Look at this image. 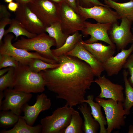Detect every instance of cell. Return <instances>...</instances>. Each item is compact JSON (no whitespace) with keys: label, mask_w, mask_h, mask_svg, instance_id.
Listing matches in <instances>:
<instances>
[{"label":"cell","mask_w":133,"mask_h":133,"mask_svg":"<svg viewBox=\"0 0 133 133\" xmlns=\"http://www.w3.org/2000/svg\"><path fill=\"white\" fill-rule=\"evenodd\" d=\"M8 9L5 5H0V20L5 18H10L11 14L8 11Z\"/></svg>","instance_id":"35"},{"label":"cell","mask_w":133,"mask_h":133,"mask_svg":"<svg viewBox=\"0 0 133 133\" xmlns=\"http://www.w3.org/2000/svg\"><path fill=\"white\" fill-rule=\"evenodd\" d=\"M113 0V1H116V0ZM128 0L129 1H130V0Z\"/></svg>","instance_id":"45"},{"label":"cell","mask_w":133,"mask_h":133,"mask_svg":"<svg viewBox=\"0 0 133 133\" xmlns=\"http://www.w3.org/2000/svg\"><path fill=\"white\" fill-rule=\"evenodd\" d=\"M83 121L79 112L74 109L70 123L65 129L64 133H83Z\"/></svg>","instance_id":"27"},{"label":"cell","mask_w":133,"mask_h":133,"mask_svg":"<svg viewBox=\"0 0 133 133\" xmlns=\"http://www.w3.org/2000/svg\"><path fill=\"white\" fill-rule=\"evenodd\" d=\"M41 124L35 126L28 125L23 117L19 116V119L13 128L8 130H3L0 133H42Z\"/></svg>","instance_id":"22"},{"label":"cell","mask_w":133,"mask_h":133,"mask_svg":"<svg viewBox=\"0 0 133 133\" xmlns=\"http://www.w3.org/2000/svg\"><path fill=\"white\" fill-rule=\"evenodd\" d=\"M74 109L66 104L55 110L51 115L42 118L40 120L42 133H63L70 123Z\"/></svg>","instance_id":"5"},{"label":"cell","mask_w":133,"mask_h":133,"mask_svg":"<svg viewBox=\"0 0 133 133\" xmlns=\"http://www.w3.org/2000/svg\"><path fill=\"white\" fill-rule=\"evenodd\" d=\"M132 33L133 34V28H132Z\"/></svg>","instance_id":"44"},{"label":"cell","mask_w":133,"mask_h":133,"mask_svg":"<svg viewBox=\"0 0 133 133\" xmlns=\"http://www.w3.org/2000/svg\"><path fill=\"white\" fill-rule=\"evenodd\" d=\"M93 82L97 83L100 89V93L97 97L123 102L125 97L122 85L113 83L104 75L98 77Z\"/></svg>","instance_id":"15"},{"label":"cell","mask_w":133,"mask_h":133,"mask_svg":"<svg viewBox=\"0 0 133 133\" xmlns=\"http://www.w3.org/2000/svg\"><path fill=\"white\" fill-rule=\"evenodd\" d=\"M80 42L99 62L102 64L113 56L115 52L116 48L110 45L106 46L101 43L96 42L87 43L83 40Z\"/></svg>","instance_id":"18"},{"label":"cell","mask_w":133,"mask_h":133,"mask_svg":"<svg viewBox=\"0 0 133 133\" xmlns=\"http://www.w3.org/2000/svg\"><path fill=\"white\" fill-rule=\"evenodd\" d=\"M78 13L85 20L91 18L100 23L113 24L121 18L116 11L112 10L109 7L101 5L85 8L78 5Z\"/></svg>","instance_id":"11"},{"label":"cell","mask_w":133,"mask_h":133,"mask_svg":"<svg viewBox=\"0 0 133 133\" xmlns=\"http://www.w3.org/2000/svg\"><path fill=\"white\" fill-rule=\"evenodd\" d=\"M78 5L85 8H90L96 5L108 7L99 0H77Z\"/></svg>","instance_id":"33"},{"label":"cell","mask_w":133,"mask_h":133,"mask_svg":"<svg viewBox=\"0 0 133 133\" xmlns=\"http://www.w3.org/2000/svg\"><path fill=\"white\" fill-rule=\"evenodd\" d=\"M13 0H4L5 2L8 3L13 2Z\"/></svg>","instance_id":"43"},{"label":"cell","mask_w":133,"mask_h":133,"mask_svg":"<svg viewBox=\"0 0 133 133\" xmlns=\"http://www.w3.org/2000/svg\"><path fill=\"white\" fill-rule=\"evenodd\" d=\"M19 4H28L33 2L35 0H15Z\"/></svg>","instance_id":"38"},{"label":"cell","mask_w":133,"mask_h":133,"mask_svg":"<svg viewBox=\"0 0 133 133\" xmlns=\"http://www.w3.org/2000/svg\"><path fill=\"white\" fill-rule=\"evenodd\" d=\"M78 109L82 114L84 121L82 126L84 133H96L100 128L99 123L92 116L91 109L88 104L83 102L78 106Z\"/></svg>","instance_id":"19"},{"label":"cell","mask_w":133,"mask_h":133,"mask_svg":"<svg viewBox=\"0 0 133 133\" xmlns=\"http://www.w3.org/2000/svg\"><path fill=\"white\" fill-rule=\"evenodd\" d=\"M45 81L39 73L31 71L28 65L19 63L14 68L13 89L28 93L42 92L45 90Z\"/></svg>","instance_id":"2"},{"label":"cell","mask_w":133,"mask_h":133,"mask_svg":"<svg viewBox=\"0 0 133 133\" xmlns=\"http://www.w3.org/2000/svg\"></svg>","instance_id":"46"},{"label":"cell","mask_w":133,"mask_h":133,"mask_svg":"<svg viewBox=\"0 0 133 133\" xmlns=\"http://www.w3.org/2000/svg\"><path fill=\"white\" fill-rule=\"evenodd\" d=\"M14 36L12 34H7L5 36L3 42L0 44V54H6L16 59L22 65H28L34 58H38L48 63L57 64L58 62L54 60L46 58L38 52H30L23 49L16 48L12 43Z\"/></svg>","instance_id":"6"},{"label":"cell","mask_w":133,"mask_h":133,"mask_svg":"<svg viewBox=\"0 0 133 133\" xmlns=\"http://www.w3.org/2000/svg\"><path fill=\"white\" fill-rule=\"evenodd\" d=\"M65 55L77 57L88 64L93 70L95 76H100L104 70L102 64L81 44L80 41L77 43L74 48Z\"/></svg>","instance_id":"16"},{"label":"cell","mask_w":133,"mask_h":133,"mask_svg":"<svg viewBox=\"0 0 133 133\" xmlns=\"http://www.w3.org/2000/svg\"><path fill=\"white\" fill-rule=\"evenodd\" d=\"M128 133H133V125H130L129 126Z\"/></svg>","instance_id":"42"},{"label":"cell","mask_w":133,"mask_h":133,"mask_svg":"<svg viewBox=\"0 0 133 133\" xmlns=\"http://www.w3.org/2000/svg\"><path fill=\"white\" fill-rule=\"evenodd\" d=\"M129 49L121 50L116 55L109 58L102 64L104 70L107 75L111 76L117 75L133 51V43Z\"/></svg>","instance_id":"17"},{"label":"cell","mask_w":133,"mask_h":133,"mask_svg":"<svg viewBox=\"0 0 133 133\" xmlns=\"http://www.w3.org/2000/svg\"><path fill=\"white\" fill-rule=\"evenodd\" d=\"M3 97H4L3 92V91H0V106L1 105L3 101L2 100Z\"/></svg>","instance_id":"41"},{"label":"cell","mask_w":133,"mask_h":133,"mask_svg":"<svg viewBox=\"0 0 133 133\" xmlns=\"http://www.w3.org/2000/svg\"><path fill=\"white\" fill-rule=\"evenodd\" d=\"M128 72L124 69L123 72V80L125 84V97L123 103L124 109L130 111L133 106V87L130 84L127 78Z\"/></svg>","instance_id":"26"},{"label":"cell","mask_w":133,"mask_h":133,"mask_svg":"<svg viewBox=\"0 0 133 133\" xmlns=\"http://www.w3.org/2000/svg\"><path fill=\"white\" fill-rule=\"evenodd\" d=\"M12 20L9 17L3 18L0 20V44L2 42V39L4 35L5 27L6 25L10 24Z\"/></svg>","instance_id":"34"},{"label":"cell","mask_w":133,"mask_h":133,"mask_svg":"<svg viewBox=\"0 0 133 133\" xmlns=\"http://www.w3.org/2000/svg\"><path fill=\"white\" fill-rule=\"evenodd\" d=\"M51 100L45 94L37 95L34 104L30 106L26 103L23 106L22 110L24 113L23 117L29 125L33 126L40 113L50 109Z\"/></svg>","instance_id":"14"},{"label":"cell","mask_w":133,"mask_h":133,"mask_svg":"<svg viewBox=\"0 0 133 133\" xmlns=\"http://www.w3.org/2000/svg\"><path fill=\"white\" fill-rule=\"evenodd\" d=\"M19 116L10 110L1 111L0 113V126L7 128L14 126L17 122Z\"/></svg>","instance_id":"28"},{"label":"cell","mask_w":133,"mask_h":133,"mask_svg":"<svg viewBox=\"0 0 133 133\" xmlns=\"http://www.w3.org/2000/svg\"><path fill=\"white\" fill-rule=\"evenodd\" d=\"M60 65L59 63L55 64L48 63L40 59L34 58L32 59L28 66L32 71L39 73L46 69L57 67Z\"/></svg>","instance_id":"29"},{"label":"cell","mask_w":133,"mask_h":133,"mask_svg":"<svg viewBox=\"0 0 133 133\" xmlns=\"http://www.w3.org/2000/svg\"><path fill=\"white\" fill-rule=\"evenodd\" d=\"M19 64L18 61L14 57L6 54H0V69L7 67L15 68Z\"/></svg>","instance_id":"31"},{"label":"cell","mask_w":133,"mask_h":133,"mask_svg":"<svg viewBox=\"0 0 133 133\" xmlns=\"http://www.w3.org/2000/svg\"><path fill=\"white\" fill-rule=\"evenodd\" d=\"M123 68L127 69L130 76L128 79L129 83L133 87V52L127 59Z\"/></svg>","instance_id":"32"},{"label":"cell","mask_w":133,"mask_h":133,"mask_svg":"<svg viewBox=\"0 0 133 133\" xmlns=\"http://www.w3.org/2000/svg\"><path fill=\"white\" fill-rule=\"evenodd\" d=\"M10 33H13L15 35V40H17L18 37L20 36H25L28 38H31L37 35L28 31L15 18L12 19L9 27L5 30L4 36Z\"/></svg>","instance_id":"25"},{"label":"cell","mask_w":133,"mask_h":133,"mask_svg":"<svg viewBox=\"0 0 133 133\" xmlns=\"http://www.w3.org/2000/svg\"><path fill=\"white\" fill-rule=\"evenodd\" d=\"M13 44L16 48L29 51H35L46 58L55 60L58 62V57L53 55L51 49L52 46H56L55 40L45 33L37 34L31 38H26L21 36L20 39Z\"/></svg>","instance_id":"3"},{"label":"cell","mask_w":133,"mask_h":133,"mask_svg":"<svg viewBox=\"0 0 133 133\" xmlns=\"http://www.w3.org/2000/svg\"><path fill=\"white\" fill-rule=\"evenodd\" d=\"M14 68L9 67L8 72L0 77V91H3L8 88H13Z\"/></svg>","instance_id":"30"},{"label":"cell","mask_w":133,"mask_h":133,"mask_svg":"<svg viewBox=\"0 0 133 133\" xmlns=\"http://www.w3.org/2000/svg\"><path fill=\"white\" fill-rule=\"evenodd\" d=\"M19 5V4L18 3L13 1L8 3L7 7L10 11L15 13L18 8Z\"/></svg>","instance_id":"36"},{"label":"cell","mask_w":133,"mask_h":133,"mask_svg":"<svg viewBox=\"0 0 133 133\" xmlns=\"http://www.w3.org/2000/svg\"><path fill=\"white\" fill-rule=\"evenodd\" d=\"M46 27L59 21L60 6L50 0H35L28 4Z\"/></svg>","instance_id":"9"},{"label":"cell","mask_w":133,"mask_h":133,"mask_svg":"<svg viewBox=\"0 0 133 133\" xmlns=\"http://www.w3.org/2000/svg\"><path fill=\"white\" fill-rule=\"evenodd\" d=\"M59 18L63 32L68 35L84 28L85 20L67 2L60 5Z\"/></svg>","instance_id":"7"},{"label":"cell","mask_w":133,"mask_h":133,"mask_svg":"<svg viewBox=\"0 0 133 133\" xmlns=\"http://www.w3.org/2000/svg\"><path fill=\"white\" fill-rule=\"evenodd\" d=\"M67 2L70 6L75 12L78 13V0H67Z\"/></svg>","instance_id":"37"},{"label":"cell","mask_w":133,"mask_h":133,"mask_svg":"<svg viewBox=\"0 0 133 133\" xmlns=\"http://www.w3.org/2000/svg\"><path fill=\"white\" fill-rule=\"evenodd\" d=\"M112 24L110 23L98 22L92 23L85 21V27L82 32L84 35H89L90 37L84 42L90 44L98 41H102L116 48L115 45L110 40L108 34V31Z\"/></svg>","instance_id":"13"},{"label":"cell","mask_w":133,"mask_h":133,"mask_svg":"<svg viewBox=\"0 0 133 133\" xmlns=\"http://www.w3.org/2000/svg\"><path fill=\"white\" fill-rule=\"evenodd\" d=\"M121 19L120 25L118 22L112 24L108 31L110 40L118 51L133 43V34L131 31L132 22L125 17Z\"/></svg>","instance_id":"8"},{"label":"cell","mask_w":133,"mask_h":133,"mask_svg":"<svg viewBox=\"0 0 133 133\" xmlns=\"http://www.w3.org/2000/svg\"><path fill=\"white\" fill-rule=\"evenodd\" d=\"M51 1L58 4L59 6L62 4L67 2V0H50Z\"/></svg>","instance_id":"39"},{"label":"cell","mask_w":133,"mask_h":133,"mask_svg":"<svg viewBox=\"0 0 133 133\" xmlns=\"http://www.w3.org/2000/svg\"><path fill=\"white\" fill-rule=\"evenodd\" d=\"M82 36L83 34L80 33L79 31L69 35L65 43L61 47L51 49L53 54L55 57H58L71 51L77 43L82 40Z\"/></svg>","instance_id":"23"},{"label":"cell","mask_w":133,"mask_h":133,"mask_svg":"<svg viewBox=\"0 0 133 133\" xmlns=\"http://www.w3.org/2000/svg\"><path fill=\"white\" fill-rule=\"evenodd\" d=\"M3 91L4 99L0 106V110H10L20 116L23 106L31 99L32 94L17 91L9 88Z\"/></svg>","instance_id":"12"},{"label":"cell","mask_w":133,"mask_h":133,"mask_svg":"<svg viewBox=\"0 0 133 133\" xmlns=\"http://www.w3.org/2000/svg\"><path fill=\"white\" fill-rule=\"evenodd\" d=\"M58 57V67L40 71L46 86L73 107L83 103L87 90L93 82V70L87 63L73 56L64 55Z\"/></svg>","instance_id":"1"},{"label":"cell","mask_w":133,"mask_h":133,"mask_svg":"<svg viewBox=\"0 0 133 133\" xmlns=\"http://www.w3.org/2000/svg\"><path fill=\"white\" fill-rule=\"evenodd\" d=\"M15 18L30 32L38 34L46 32V27L31 10L28 4H19Z\"/></svg>","instance_id":"10"},{"label":"cell","mask_w":133,"mask_h":133,"mask_svg":"<svg viewBox=\"0 0 133 133\" xmlns=\"http://www.w3.org/2000/svg\"><path fill=\"white\" fill-rule=\"evenodd\" d=\"M9 67L4 68L0 70V76H1L7 73L8 71Z\"/></svg>","instance_id":"40"},{"label":"cell","mask_w":133,"mask_h":133,"mask_svg":"<svg viewBox=\"0 0 133 133\" xmlns=\"http://www.w3.org/2000/svg\"><path fill=\"white\" fill-rule=\"evenodd\" d=\"M94 96L92 94H89L85 99L83 102L88 104L90 106L92 115L94 118L99 123L100 126V133H107L105 126L107 124L106 119L103 116L101 111V106L98 102H95Z\"/></svg>","instance_id":"20"},{"label":"cell","mask_w":133,"mask_h":133,"mask_svg":"<svg viewBox=\"0 0 133 133\" xmlns=\"http://www.w3.org/2000/svg\"><path fill=\"white\" fill-rule=\"evenodd\" d=\"M95 100L103 108L105 112L107 125V133H110L115 129H120L125 125V116L129 115L130 112L124 109L123 102L111 99L105 100L97 97Z\"/></svg>","instance_id":"4"},{"label":"cell","mask_w":133,"mask_h":133,"mask_svg":"<svg viewBox=\"0 0 133 133\" xmlns=\"http://www.w3.org/2000/svg\"><path fill=\"white\" fill-rule=\"evenodd\" d=\"M105 4L114 9L122 17H125L133 22V0L119 3L112 0H104Z\"/></svg>","instance_id":"21"},{"label":"cell","mask_w":133,"mask_h":133,"mask_svg":"<svg viewBox=\"0 0 133 133\" xmlns=\"http://www.w3.org/2000/svg\"><path fill=\"white\" fill-rule=\"evenodd\" d=\"M45 31L50 37L55 40L56 49L62 46L69 35L63 33L59 21L54 22L49 26L46 27Z\"/></svg>","instance_id":"24"}]
</instances>
